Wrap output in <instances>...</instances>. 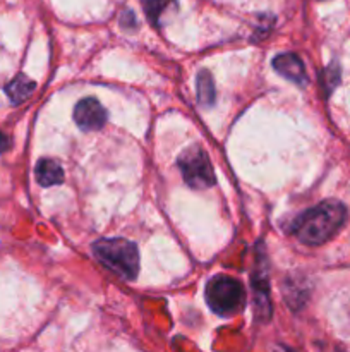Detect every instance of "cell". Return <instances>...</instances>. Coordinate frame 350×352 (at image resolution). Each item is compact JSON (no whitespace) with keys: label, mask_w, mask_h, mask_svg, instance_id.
Returning <instances> with one entry per match:
<instances>
[{"label":"cell","mask_w":350,"mask_h":352,"mask_svg":"<svg viewBox=\"0 0 350 352\" xmlns=\"http://www.w3.org/2000/svg\"><path fill=\"white\" fill-rule=\"evenodd\" d=\"M275 71L294 85H307V74H305L304 62L295 54H280L271 60Z\"/></svg>","instance_id":"6"},{"label":"cell","mask_w":350,"mask_h":352,"mask_svg":"<svg viewBox=\"0 0 350 352\" xmlns=\"http://www.w3.org/2000/svg\"><path fill=\"white\" fill-rule=\"evenodd\" d=\"M96 260L124 280H134L139 272V251L130 241L122 237L100 239L93 244Z\"/></svg>","instance_id":"2"},{"label":"cell","mask_w":350,"mask_h":352,"mask_svg":"<svg viewBox=\"0 0 350 352\" xmlns=\"http://www.w3.org/2000/svg\"><path fill=\"white\" fill-rule=\"evenodd\" d=\"M34 174H36L38 184L48 188V186H57L64 182V170L58 165L57 160H51V158H41L36 164L34 168Z\"/></svg>","instance_id":"7"},{"label":"cell","mask_w":350,"mask_h":352,"mask_svg":"<svg viewBox=\"0 0 350 352\" xmlns=\"http://www.w3.org/2000/svg\"><path fill=\"white\" fill-rule=\"evenodd\" d=\"M345 220V205L336 199H326L301 213L292 223V232L307 246H321L342 229Z\"/></svg>","instance_id":"1"},{"label":"cell","mask_w":350,"mask_h":352,"mask_svg":"<svg viewBox=\"0 0 350 352\" xmlns=\"http://www.w3.org/2000/svg\"><path fill=\"white\" fill-rule=\"evenodd\" d=\"M34 88H36L34 81H31V79L26 78L24 74H17L16 78L5 86V93L12 103H23L24 100L30 98V95L34 91Z\"/></svg>","instance_id":"8"},{"label":"cell","mask_w":350,"mask_h":352,"mask_svg":"<svg viewBox=\"0 0 350 352\" xmlns=\"http://www.w3.org/2000/svg\"><path fill=\"white\" fill-rule=\"evenodd\" d=\"M338 81H340V69H338V65L331 64L325 72V85L328 86V88H326V91L328 93L331 91V89L338 85Z\"/></svg>","instance_id":"11"},{"label":"cell","mask_w":350,"mask_h":352,"mask_svg":"<svg viewBox=\"0 0 350 352\" xmlns=\"http://www.w3.org/2000/svg\"><path fill=\"white\" fill-rule=\"evenodd\" d=\"M177 165L189 188L202 191L215 186V172H213L208 153L202 148L191 146L182 151L177 158Z\"/></svg>","instance_id":"4"},{"label":"cell","mask_w":350,"mask_h":352,"mask_svg":"<svg viewBox=\"0 0 350 352\" xmlns=\"http://www.w3.org/2000/svg\"><path fill=\"white\" fill-rule=\"evenodd\" d=\"M175 6H177V0H144V12L150 17L151 23L158 26L161 16Z\"/></svg>","instance_id":"10"},{"label":"cell","mask_w":350,"mask_h":352,"mask_svg":"<svg viewBox=\"0 0 350 352\" xmlns=\"http://www.w3.org/2000/svg\"><path fill=\"white\" fill-rule=\"evenodd\" d=\"M74 120L82 131H98L105 126L106 112L96 98H82L74 109Z\"/></svg>","instance_id":"5"},{"label":"cell","mask_w":350,"mask_h":352,"mask_svg":"<svg viewBox=\"0 0 350 352\" xmlns=\"http://www.w3.org/2000/svg\"><path fill=\"white\" fill-rule=\"evenodd\" d=\"M9 138L5 136V134L2 133V131H0V151H5L7 148H9Z\"/></svg>","instance_id":"12"},{"label":"cell","mask_w":350,"mask_h":352,"mask_svg":"<svg viewBox=\"0 0 350 352\" xmlns=\"http://www.w3.org/2000/svg\"><path fill=\"white\" fill-rule=\"evenodd\" d=\"M278 352H292V351L287 349V347H278Z\"/></svg>","instance_id":"13"},{"label":"cell","mask_w":350,"mask_h":352,"mask_svg":"<svg viewBox=\"0 0 350 352\" xmlns=\"http://www.w3.org/2000/svg\"><path fill=\"white\" fill-rule=\"evenodd\" d=\"M205 298L213 313L220 316H232L244 308L246 292L237 278L229 275H216L206 285Z\"/></svg>","instance_id":"3"},{"label":"cell","mask_w":350,"mask_h":352,"mask_svg":"<svg viewBox=\"0 0 350 352\" xmlns=\"http://www.w3.org/2000/svg\"><path fill=\"white\" fill-rule=\"evenodd\" d=\"M216 98L215 91V82H213L211 72L202 69L198 74V100L201 105L205 107H213Z\"/></svg>","instance_id":"9"}]
</instances>
